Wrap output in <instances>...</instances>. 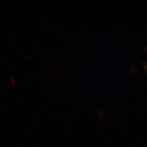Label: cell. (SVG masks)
Listing matches in <instances>:
<instances>
[]
</instances>
